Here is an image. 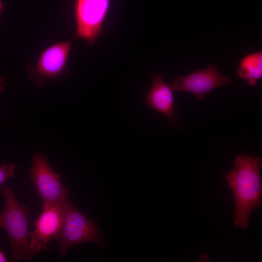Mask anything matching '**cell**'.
<instances>
[{
    "label": "cell",
    "mask_w": 262,
    "mask_h": 262,
    "mask_svg": "<svg viewBox=\"0 0 262 262\" xmlns=\"http://www.w3.org/2000/svg\"><path fill=\"white\" fill-rule=\"evenodd\" d=\"M234 165L225 179L234 195L235 226L245 229L251 213L261 205L262 159L242 154L234 159Z\"/></svg>",
    "instance_id": "1"
},
{
    "label": "cell",
    "mask_w": 262,
    "mask_h": 262,
    "mask_svg": "<svg viewBox=\"0 0 262 262\" xmlns=\"http://www.w3.org/2000/svg\"><path fill=\"white\" fill-rule=\"evenodd\" d=\"M0 189L5 205L0 211V228L6 230L10 240L11 260L31 261L35 253L29 246L28 207L17 200L10 186L1 187Z\"/></svg>",
    "instance_id": "2"
},
{
    "label": "cell",
    "mask_w": 262,
    "mask_h": 262,
    "mask_svg": "<svg viewBox=\"0 0 262 262\" xmlns=\"http://www.w3.org/2000/svg\"><path fill=\"white\" fill-rule=\"evenodd\" d=\"M62 206L63 222L58 246L62 258L71 246L82 243H93L106 247L103 234L95 222L88 218L68 198Z\"/></svg>",
    "instance_id": "3"
},
{
    "label": "cell",
    "mask_w": 262,
    "mask_h": 262,
    "mask_svg": "<svg viewBox=\"0 0 262 262\" xmlns=\"http://www.w3.org/2000/svg\"><path fill=\"white\" fill-rule=\"evenodd\" d=\"M71 47L69 41L52 44L41 52L36 63L28 65L27 76L37 88L44 87L48 80L66 77Z\"/></svg>",
    "instance_id": "4"
},
{
    "label": "cell",
    "mask_w": 262,
    "mask_h": 262,
    "mask_svg": "<svg viewBox=\"0 0 262 262\" xmlns=\"http://www.w3.org/2000/svg\"><path fill=\"white\" fill-rule=\"evenodd\" d=\"M29 176L43 205L62 204L68 198L69 192L61 182V175L52 170L45 153L34 152Z\"/></svg>",
    "instance_id": "5"
},
{
    "label": "cell",
    "mask_w": 262,
    "mask_h": 262,
    "mask_svg": "<svg viewBox=\"0 0 262 262\" xmlns=\"http://www.w3.org/2000/svg\"><path fill=\"white\" fill-rule=\"evenodd\" d=\"M110 5V0H75L76 36L88 45L94 44L102 33Z\"/></svg>",
    "instance_id": "6"
},
{
    "label": "cell",
    "mask_w": 262,
    "mask_h": 262,
    "mask_svg": "<svg viewBox=\"0 0 262 262\" xmlns=\"http://www.w3.org/2000/svg\"><path fill=\"white\" fill-rule=\"evenodd\" d=\"M43 211L34 221V230L29 232V246L35 254L47 249L52 239L59 240L63 222L62 204L43 205Z\"/></svg>",
    "instance_id": "7"
},
{
    "label": "cell",
    "mask_w": 262,
    "mask_h": 262,
    "mask_svg": "<svg viewBox=\"0 0 262 262\" xmlns=\"http://www.w3.org/2000/svg\"><path fill=\"white\" fill-rule=\"evenodd\" d=\"M231 81L230 78L219 72L217 66L209 65L203 70H197L177 77L169 85L173 91L191 93L201 100L207 93L215 88L229 84Z\"/></svg>",
    "instance_id": "8"
},
{
    "label": "cell",
    "mask_w": 262,
    "mask_h": 262,
    "mask_svg": "<svg viewBox=\"0 0 262 262\" xmlns=\"http://www.w3.org/2000/svg\"><path fill=\"white\" fill-rule=\"evenodd\" d=\"M163 78L160 73L153 75V82L145 101L147 105L165 116L170 126L179 116L174 113L173 91Z\"/></svg>",
    "instance_id": "9"
},
{
    "label": "cell",
    "mask_w": 262,
    "mask_h": 262,
    "mask_svg": "<svg viewBox=\"0 0 262 262\" xmlns=\"http://www.w3.org/2000/svg\"><path fill=\"white\" fill-rule=\"evenodd\" d=\"M237 75L250 85H256L262 77V51L245 56L240 61Z\"/></svg>",
    "instance_id": "10"
},
{
    "label": "cell",
    "mask_w": 262,
    "mask_h": 262,
    "mask_svg": "<svg viewBox=\"0 0 262 262\" xmlns=\"http://www.w3.org/2000/svg\"><path fill=\"white\" fill-rule=\"evenodd\" d=\"M16 167V164L11 163L4 164L0 166V186L9 178L14 177L15 171Z\"/></svg>",
    "instance_id": "11"
},
{
    "label": "cell",
    "mask_w": 262,
    "mask_h": 262,
    "mask_svg": "<svg viewBox=\"0 0 262 262\" xmlns=\"http://www.w3.org/2000/svg\"><path fill=\"white\" fill-rule=\"evenodd\" d=\"M6 86V82L3 76L0 75V96Z\"/></svg>",
    "instance_id": "12"
},
{
    "label": "cell",
    "mask_w": 262,
    "mask_h": 262,
    "mask_svg": "<svg viewBox=\"0 0 262 262\" xmlns=\"http://www.w3.org/2000/svg\"><path fill=\"white\" fill-rule=\"evenodd\" d=\"M8 260L3 252L0 249V262H7Z\"/></svg>",
    "instance_id": "13"
},
{
    "label": "cell",
    "mask_w": 262,
    "mask_h": 262,
    "mask_svg": "<svg viewBox=\"0 0 262 262\" xmlns=\"http://www.w3.org/2000/svg\"><path fill=\"white\" fill-rule=\"evenodd\" d=\"M3 7H4L3 2L1 0H0V15L2 12Z\"/></svg>",
    "instance_id": "14"
}]
</instances>
